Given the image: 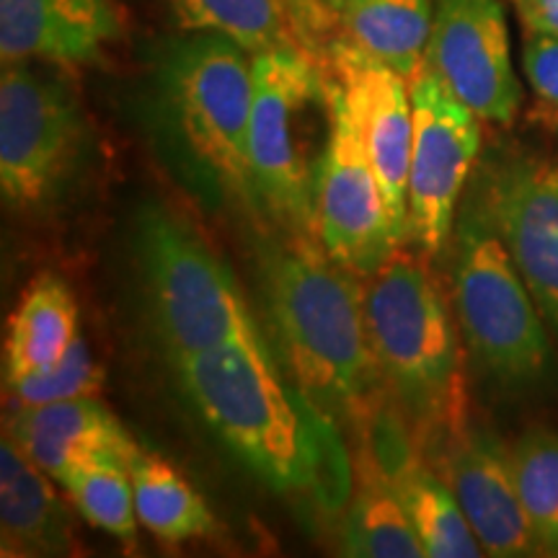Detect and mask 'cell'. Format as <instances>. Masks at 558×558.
Listing matches in <instances>:
<instances>
[{
	"label": "cell",
	"mask_w": 558,
	"mask_h": 558,
	"mask_svg": "<svg viewBox=\"0 0 558 558\" xmlns=\"http://www.w3.org/2000/svg\"><path fill=\"white\" fill-rule=\"evenodd\" d=\"M262 275L279 354L303 399L333 427L367 422L378 411L383 378L360 277L303 233L269 246Z\"/></svg>",
	"instance_id": "obj_1"
},
{
	"label": "cell",
	"mask_w": 558,
	"mask_h": 558,
	"mask_svg": "<svg viewBox=\"0 0 558 558\" xmlns=\"http://www.w3.org/2000/svg\"><path fill=\"white\" fill-rule=\"evenodd\" d=\"M177 373L207 427L275 492H318L344 469L333 465L341 458L333 424L284 386L264 337L192 354Z\"/></svg>",
	"instance_id": "obj_2"
},
{
	"label": "cell",
	"mask_w": 558,
	"mask_h": 558,
	"mask_svg": "<svg viewBox=\"0 0 558 558\" xmlns=\"http://www.w3.org/2000/svg\"><path fill=\"white\" fill-rule=\"evenodd\" d=\"M365 320L383 388L414 442H445L469 427L456 324L435 279L403 246L367 277Z\"/></svg>",
	"instance_id": "obj_3"
},
{
	"label": "cell",
	"mask_w": 558,
	"mask_h": 558,
	"mask_svg": "<svg viewBox=\"0 0 558 558\" xmlns=\"http://www.w3.org/2000/svg\"><path fill=\"white\" fill-rule=\"evenodd\" d=\"M248 169L256 207L290 233L316 239V186L331 135L326 73L298 50L251 58Z\"/></svg>",
	"instance_id": "obj_4"
},
{
	"label": "cell",
	"mask_w": 558,
	"mask_h": 558,
	"mask_svg": "<svg viewBox=\"0 0 558 558\" xmlns=\"http://www.w3.org/2000/svg\"><path fill=\"white\" fill-rule=\"evenodd\" d=\"M452 298L465 347L488 378L509 390H533L550 378L546 318L476 199L452 230Z\"/></svg>",
	"instance_id": "obj_5"
},
{
	"label": "cell",
	"mask_w": 558,
	"mask_h": 558,
	"mask_svg": "<svg viewBox=\"0 0 558 558\" xmlns=\"http://www.w3.org/2000/svg\"><path fill=\"white\" fill-rule=\"evenodd\" d=\"M135 246L150 318L173 365L262 337L235 277L184 220L169 209H145Z\"/></svg>",
	"instance_id": "obj_6"
},
{
	"label": "cell",
	"mask_w": 558,
	"mask_h": 558,
	"mask_svg": "<svg viewBox=\"0 0 558 558\" xmlns=\"http://www.w3.org/2000/svg\"><path fill=\"white\" fill-rule=\"evenodd\" d=\"M160 73L179 137L197 169L226 197L256 207L248 169L251 54L220 34H194L171 45Z\"/></svg>",
	"instance_id": "obj_7"
},
{
	"label": "cell",
	"mask_w": 558,
	"mask_h": 558,
	"mask_svg": "<svg viewBox=\"0 0 558 558\" xmlns=\"http://www.w3.org/2000/svg\"><path fill=\"white\" fill-rule=\"evenodd\" d=\"M83 114L73 88L26 62L0 75V192L9 207L47 202L73 169Z\"/></svg>",
	"instance_id": "obj_8"
},
{
	"label": "cell",
	"mask_w": 558,
	"mask_h": 558,
	"mask_svg": "<svg viewBox=\"0 0 558 558\" xmlns=\"http://www.w3.org/2000/svg\"><path fill=\"white\" fill-rule=\"evenodd\" d=\"M414 140L409 169V241L439 254L452 239L458 202L481 150V120L424 65L409 81Z\"/></svg>",
	"instance_id": "obj_9"
},
{
	"label": "cell",
	"mask_w": 558,
	"mask_h": 558,
	"mask_svg": "<svg viewBox=\"0 0 558 558\" xmlns=\"http://www.w3.org/2000/svg\"><path fill=\"white\" fill-rule=\"evenodd\" d=\"M326 90L331 135L316 186V239L333 262L360 279H367L401 246L390 230L380 181L329 75Z\"/></svg>",
	"instance_id": "obj_10"
},
{
	"label": "cell",
	"mask_w": 558,
	"mask_h": 558,
	"mask_svg": "<svg viewBox=\"0 0 558 558\" xmlns=\"http://www.w3.org/2000/svg\"><path fill=\"white\" fill-rule=\"evenodd\" d=\"M320 65L339 88L386 197L390 230L409 241V169L414 107L409 81L347 39H331Z\"/></svg>",
	"instance_id": "obj_11"
},
{
	"label": "cell",
	"mask_w": 558,
	"mask_h": 558,
	"mask_svg": "<svg viewBox=\"0 0 558 558\" xmlns=\"http://www.w3.org/2000/svg\"><path fill=\"white\" fill-rule=\"evenodd\" d=\"M424 65L481 122L509 124L518 117L522 86L499 0H435Z\"/></svg>",
	"instance_id": "obj_12"
},
{
	"label": "cell",
	"mask_w": 558,
	"mask_h": 558,
	"mask_svg": "<svg viewBox=\"0 0 558 558\" xmlns=\"http://www.w3.org/2000/svg\"><path fill=\"white\" fill-rule=\"evenodd\" d=\"M473 199L497 228L535 305L558 333V163L538 156L501 158Z\"/></svg>",
	"instance_id": "obj_13"
},
{
	"label": "cell",
	"mask_w": 558,
	"mask_h": 558,
	"mask_svg": "<svg viewBox=\"0 0 558 558\" xmlns=\"http://www.w3.org/2000/svg\"><path fill=\"white\" fill-rule=\"evenodd\" d=\"M442 478L456 494L486 556H541L520 501L512 452L494 432L463 427L445 439Z\"/></svg>",
	"instance_id": "obj_14"
},
{
	"label": "cell",
	"mask_w": 558,
	"mask_h": 558,
	"mask_svg": "<svg viewBox=\"0 0 558 558\" xmlns=\"http://www.w3.org/2000/svg\"><path fill=\"white\" fill-rule=\"evenodd\" d=\"M5 437L60 486L101 460L130 469L143 450L99 396L19 407L5 424Z\"/></svg>",
	"instance_id": "obj_15"
},
{
	"label": "cell",
	"mask_w": 558,
	"mask_h": 558,
	"mask_svg": "<svg viewBox=\"0 0 558 558\" xmlns=\"http://www.w3.org/2000/svg\"><path fill=\"white\" fill-rule=\"evenodd\" d=\"M373 437L367 448L375 452L383 469L388 471L396 492L407 507L411 525L427 558H478L486 550L473 533L469 518L460 509L456 494L439 473H435L418 456L411 442L403 416L393 418L380 414V409L367 418Z\"/></svg>",
	"instance_id": "obj_16"
},
{
	"label": "cell",
	"mask_w": 558,
	"mask_h": 558,
	"mask_svg": "<svg viewBox=\"0 0 558 558\" xmlns=\"http://www.w3.org/2000/svg\"><path fill=\"white\" fill-rule=\"evenodd\" d=\"M120 34L122 16L114 0H0L3 65H83Z\"/></svg>",
	"instance_id": "obj_17"
},
{
	"label": "cell",
	"mask_w": 558,
	"mask_h": 558,
	"mask_svg": "<svg viewBox=\"0 0 558 558\" xmlns=\"http://www.w3.org/2000/svg\"><path fill=\"white\" fill-rule=\"evenodd\" d=\"M0 554L65 556L73 548L70 514L50 476L11 437L0 445Z\"/></svg>",
	"instance_id": "obj_18"
},
{
	"label": "cell",
	"mask_w": 558,
	"mask_h": 558,
	"mask_svg": "<svg viewBox=\"0 0 558 558\" xmlns=\"http://www.w3.org/2000/svg\"><path fill=\"white\" fill-rule=\"evenodd\" d=\"M78 303L58 275H39L9 316L3 344V383L50 369L81 337Z\"/></svg>",
	"instance_id": "obj_19"
},
{
	"label": "cell",
	"mask_w": 558,
	"mask_h": 558,
	"mask_svg": "<svg viewBox=\"0 0 558 558\" xmlns=\"http://www.w3.org/2000/svg\"><path fill=\"white\" fill-rule=\"evenodd\" d=\"M344 556L354 558H422L403 501L375 452L362 448L354 463V494L344 520Z\"/></svg>",
	"instance_id": "obj_20"
},
{
	"label": "cell",
	"mask_w": 558,
	"mask_h": 558,
	"mask_svg": "<svg viewBox=\"0 0 558 558\" xmlns=\"http://www.w3.org/2000/svg\"><path fill=\"white\" fill-rule=\"evenodd\" d=\"M435 0H349L339 37L411 81L427 60Z\"/></svg>",
	"instance_id": "obj_21"
},
{
	"label": "cell",
	"mask_w": 558,
	"mask_h": 558,
	"mask_svg": "<svg viewBox=\"0 0 558 558\" xmlns=\"http://www.w3.org/2000/svg\"><path fill=\"white\" fill-rule=\"evenodd\" d=\"M171 11L184 32L220 34L251 58L279 50L313 54L292 0H171Z\"/></svg>",
	"instance_id": "obj_22"
},
{
	"label": "cell",
	"mask_w": 558,
	"mask_h": 558,
	"mask_svg": "<svg viewBox=\"0 0 558 558\" xmlns=\"http://www.w3.org/2000/svg\"><path fill=\"white\" fill-rule=\"evenodd\" d=\"M130 476L140 525L158 541L179 546L186 541L207 538L218 530L207 501L160 456L140 450L130 463Z\"/></svg>",
	"instance_id": "obj_23"
},
{
	"label": "cell",
	"mask_w": 558,
	"mask_h": 558,
	"mask_svg": "<svg viewBox=\"0 0 558 558\" xmlns=\"http://www.w3.org/2000/svg\"><path fill=\"white\" fill-rule=\"evenodd\" d=\"M509 452L541 556H558V432L527 429Z\"/></svg>",
	"instance_id": "obj_24"
},
{
	"label": "cell",
	"mask_w": 558,
	"mask_h": 558,
	"mask_svg": "<svg viewBox=\"0 0 558 558\" xmlns=\"http://www.w3.org/2000/svg\"><path fill=\"white\" fill-rule=\"evenodd\" d=\"M81 518L111 538L132 546L137 538V509L135 488H132L130 469L122 463H90L75 471L65 484Z\"/></svg>",
	"instance_id": "obj_25"
},
{
	"label": "cell",
	"mask_w": 558,
	"mask_h": 558,
	"mask_svg": "<svg viewBox=\"0 0 558 558\" xmlns=\"http://www.w3.org/2000/svg\"><path fill=\"white\" fill-rule=\"evenodd\" d=\"M104 388V367L96 362L83 337L75 339L70 352L58 365L41 373L26 375L16 383H5V393L13 396L19 407H39V403L88 399L99 396Z\"/></svg>",
	"instance_id": "obj_26"
},
{
	"label": "cell",
	"mask_w": 558,
	"mask_h": 558,
	"mask_svg": "<svg viewBox=\"0 0 558 558\" xmlns=\"http://www.w3.org/2000/svg\"><path fill=\"white\" fill-rule=\"evenodd\" d=\"M522 70L538 96L541 114H558V39L527 37L522 47Z\"/></svg>",
	"instance_id": "obj_27"
},
{
	"label": "cell",
	"mask_w": 558,
	"mask_h": 558,
	"mask_svg": "<svg viewBox=\"0 0 558 558\" xmlns=\"http://www.w3.org/2000/svg\"><path fill=\"white\" fill-rule=\"evenodd\" d=\"M349 0H292L300 29L308 39L311 50L320 58L331 39L339 37V19Z\"/></svg>",
	"instance_id": "obj_28"
},
{
	"label": "cell",
	"mask_w": 558,
	"mask_h": 558,
	"mask_svg": "<svg viewBox=\"0 0 558 558\" xmlns=\"http://www.w3.org/2000/svg\"><path fill=\"white\" fill-rule=\"evenodd\" d=\"M527 37L558 39V0H507Z\"/></svg>",
	"instance_id": "obj_29"
},
{
	"label": "cell",
	"mask_w": 558,
	"mask_h": 558,
	"mask_svg": "<svg viewBox=\"0 0 558 558\" xmlns=\"http://www.w3.org/2000/svg\"><path fill=\"white\" fill-rule=\"evenodd\" d=\"M543 122L548 124V128H554L558 132V114H541Z\"/></svg>",
	"instance_id": "obj_30"
}]
</instances>
